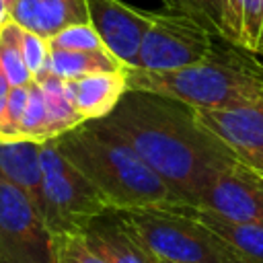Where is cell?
Listing matches in <instances>:
<instances>
[{"mask_svg": "<svg viewBox=\"0 0 263 263\" xmlns=\"http://www.w3.org/2000/svg\"><path fill=\"white\" fill-rule=\"evenodd\" d=\"M253 171H257V173H259V175H261V177H263V164H261V166H259V168H253Z\"/></svg>", "mask_w": 263, "mask_h": 263, "instance_id": "obj_29", "label": "cell"}, {"mask_svg": "<svg viewBox=\"0 0 263 263\" xmlns=\"http://www.w3.org/2000/svg\"><path fill=\"white\" fill-rule=\"evenodd\" d=\"M66 84H68L74 109L84 123L101 119L107 113H111L113 107L123 97V92L127 90L125 70L86 74L80 78H70L66 80Z\"/></svg>", "mask_w": 263, "mask_h": 263, "instance_id": "obj_13", "label": "cell"}, {"mask_svg": "<svg viewBox=\"0 0 263 263\" xmlns=\"http://www.w3.org/2000/svg\"><path fill=\"white\" fill-rule=\"evenodd\" d=\"M125 84L127 90L164 95L193 109L263 103V66L255 55L230 43L222 47L218 39L208 58L185 68L166 72L127 68Z\"/></svg>", "mask_w": 263, "mask_h": 263, "instance_id": "obj_3", "label": "cell"}, {"mask_svg": "<svg viewBox=\"0 0 263 263\" xmlns=\"http://www.w3.org/2000/svg\"><path fill=\"white\" fill-rule=\"evenodd\" d=\"M21 49H23V58H25V64H27L29 72L33 76H37L43 70L45 60H47V53H49L47 39L39 37L37 33L25 31L21 27Z\"/></svg>", "mask_w": 263, "mask_h": 263, "instance_id": "obj_25", "label": "cell"}, {"mask_svg": "<svg viewBox=\"0 0 263 263\" xmlns=\"http://www.w3.org/2000/svg\"><path fill=\"white\" fill-rule=\"evenodd\" d=\"M220 39L251 55H263V0H224Z\"/></svg>", "mask_w": 263, "mask_h": 263, "instance_id": "obj_15", "label": "cell"}, {"mask_svg": "<svg viewBox=\"0 0 263 263\" xmlns=\"http://www.w3.org/2000/svg\"><path fill=\"white\" fill-rule=\"evenodd\" d=\"M90 123L123 140L185 205H195L214 177L238 162L193 107L164 95L125 90L111 113Z\"/></svg>", "mask_w": 263, "mask_h": 263, "instance_id": "obj_1", "label": "cell"}, {"mask_svg": "<svg viewBox=\"0 0 263 263\" xmlns=\"http://www.w3.org/2000/svg\"><path fill=\"white\" fill-rule=\"evenodd\" d=\"M197 119L210 129L238 162L259 168L263 164V103L222 109H195Z\"/></svg>", "mask_w": 263, "mask_h": 263, "instance_id": "obj_10", "label": "cell"}, {"mask_svg": "<svg viewBox=\"0 0 263 263\" xmlns=\"http://www.w3.org/2000/svg\"><path fill=\"white\" fill-rule=\"evenodd\" d=\"M0 177L18 187L39 210L43 208L41 197V164L39 144L29 140L0 142Z\"/></svg>", "mask_w": 263, "mask_h": 263, "instance_id": "obj_14", "label": "cell"}, {"mask_svg": "<svg viewBox=\"0 0 263 263\" xmlns=\"http://www.w3.org/2000/svg\"><path fill=\"white\" fill-rule=\"evenodd\" d=\"M150 257H152V255H150ZM152 263H171V261H162V259H154V257H152Z\"/></svg>", "mask_w": 263, "mask_h": 263, "instance_id": "obj_28", "label": "cell"}, {"mask_svg": "<svg viewBox=\"0 0 263 263\" xmlns=\"http://www.w3.org/2000/svg\"><path fill=\"white\" fill-rule=\"evenodd\" d=\"M193 218L203 222L210 230H214L226 245H230L240 257L251 263H263V224H245L226 220L210 210L197 205L181 203Z\"/></svg>", "mask_w": 263, "mask_h": 263, "instance_id": "obj_16", "label": "cell"}, {"mask_svg": "<svg viewBox=\"0 0 263 263\" xmlns=\"http://www.w3.org/2000/svg\"><path fill=\"white\" fill-rule=\"evenodd\" d=\"M113 212L154 259L171 263H251L181 203Z\"/></svg>", "mask_w": 263, "mask_h": 263, "instance_id": "obj_4", "label": "cell"}, {"mask_svg": "<svg viewBox=\"0 0 263 263\" xmlns=\"http://www.w3.org/2000/svg\"><path fill=\"white\" fill-rule=\"evenodd\" d=\"M10 21V6L8 0H0V27Z\"/></svg>", "mask_w": 263, "mask_h": 263, "instance_id": "obj_27", "label": "cell"}, {"mask_svg": "<svg viewBox=\"0 0 263 263\" xmlns=\"http://www.w3.org/2000/svg\"><path fill=\"white\" fill-rule=\"evenodd\" d=\"M8 90H10V82H8V78H6V74H4V70L0 66V109L4 107V101H6Z\"/></svg>", "mask_w": 263, "mask_h": 263, "instance_id": "obj_26", "label": "cell"}, {"mask_svg": "<svg viewBox=\"0 0 263 263\" xmlns=\"http://www.w3.org/2000/svg\"><path fill=\"white\" fill-rule=\"evenodd\" d=\"M41 216L51 234H80L92 220L111 212L99 189L55 148L53 138L39 144Z\"/></svg>", "mask_w": 263, "mask_h": 263, "instance_id": "obj_5", "label": "cell"}, {"mask_svg": "<svg viewBox=\"0 0 263 263\" xmlns=\"http://www.w3.org/2000/svg\"><path fill=\"white\" fill-rule=\"evenodd\" d=\"M0 263H53V234L33 201L0 177Z\"/></svg>", "mask_w": 263, "mask_h": 263, "instance_id": "obj_7", "label": "cell"}, {"mask_svg": "<svg viewBox=\"0 0 263 263\" xmlns=\"http://www.w3.org/2000/svg\"><path fill=\"white\" fill-rule=\"evenodd\" d=\"M86 14L103 47L121 66L136 68L144 33L152 23V10L121 0H86Z\"/></svg>", "mask_w": 263, "mask_h": 263, "instance_id": "obj_8", "label": "cell"}, {"mask_svg": "<svg viewBox=\"0 0 263 263\" xmlns=\"http://www.w3.org/2000/svg\"><path fill=\"white\" fill-rule=\"evenodd\" d=\"M53 144L99 189L111 210L179 205L168 185L123 140L90 121L53 138Z\"/></svg>", "mask_w": 263, "mask_h": 263, "instance_id": "obj_2", "label": "cell"}, {"mask_svg": "<svg viewBox=\"0 0 263 263\" xmlns=\"http://www.w3.org/2000/svg\"><path fill=\"white\" fill-rule=\"evenodd\" d=\"M117 70H127V68L121 66L105 49H99V51L49 49L45 66L39 74H53V76H60L64 80H70V78H80V76H86V74L117 72Z\"/></svg>", "mask_w": 263, "mask_h": 263, "instance_id": "obj_17", "label": "cell"}, {"mask_svg": "<svg viewBox=\"0 0 263 263\" xmlns=\"http://www.w3.org/2000/svg\"><path fill=\"white\" fill-rule=\"evenodd\" d=\"M53 263H101L90 251L82 232L80 234H55L53 236Z\"/></svg>", "mask_w": 263, "mask_h": 263, "instance_id": "obj_24", "label": "cell"}, {"mask_svg": "<svg viewBox=\"0 0 263 263\" xmlns=\"http://www.w3.org/2000/svg\"><path fill=\"white\" fill-rule=\"evenodd\" d=\"M82 236L101 263H152V257L127 232L113 210L92 220Z\"/></svg>", "mask_w": 263, "mask_h": 263, "instance_id": "obj_12", "label": "cell"}, {"mask_svg": "<svg viewBox=\"0 0 263 263\" xmlns=\"http://www.w3.org/2000/svg\"><path fill=\"white\" fill-rule=\"evenodd\" d=\"M216 39L193 18L162 8L152 10V23L144 33L138 70L166 72L185 68L208 58L216 45Z\"/></svg>", "mask_w": 263, "mask_h": 263, "instance_id": "obj_6", "label": "cell"}, {"mask_svg": "<svg viewBox=\"0 0 263 263\" xmlns=\"http://www.w3.org/2000/svg\"><path fill=\"white\" fill-rule=\"evenodd\" d=\"M35 80L39 82L41 92H43L51 138H58L78 127L80 123H84L74 109V103H72V97H70V90L64 78L53 76V74H39L35 76Z\"/></svg>", "mask_w": 263, "mask_h": 263, "instance_id": "obj_18", "label": "cell"}, {"mask_svg": "<svg viewBox=\"0 0 263 263\" xmlns=\"http://www.w3.org/2000/svg\"><path fill=\"white\" fill-rule=\"evenodd\" d=\"M195 205L232 222L263 224V177L236 162L214 177Z\"/></svg>", "mask_w": 263, "mask_h": 263, "instance_id": "obj_9", "label": "cell"}, {"mask_svg": "<svg viewBox=\"0 0 263 263\" xmlns=\"http://www.w3.org/2000/svg\"><path fill=\"white\" fill-rule=\"evenodd\" d=\"M0 66L10 86H27L35 78L25 64L21 49V27L14 21L0 27Z\"/></svg>", "mask_w": 263, "mask_h": 263, "instance_id": "obj_19", "label": "cell"}, {"mask_svg": "<svg viewBox=\"0 0 263 263\" xmlns=\"http://www.w3.org/2000/svg\"><path fill=\"white\" fill-rule=\"evenodd\" d=\"M27 107V86H10L0 109V142H16L21 119Z\"/></svg>", "mask_w": 263, "mask_h": 263, "instance_id": "obj_23", "label": "cell"}, {"mask_svg": "<svg viewBox=\"0 0 263 263\" xmlns=\"http://www.w3.org/2000/svg\"><path fill=\"white\" fill-rule=\"evenodd\" d=\"M49 49H68V51H99L105 49L101 37L92 29L90 23L68 25L47 39ZM107 51V49H105Z\"/></svg>", "mask_w": 263, "mask_h": 263, "instance_id": "obj_22", "label": "cell"}, {"mask_svg": "<svg viewBox=\"0 0 263 263\" xmlns=\"http://www.w3.org/2000/svg\"><path fill=\"white\" fill-rule=\"evenodd\" d=\"M18 140H29V142H37V144L51 140L43 92L35 78L27 84V107H25V113L21 119Z\"/></svg>", "mask_w": 263, "mask_h": 263, "instance_id": "obj_20", "label": "cell"}, {"mask_svg": "<svg viewBox=\"0 0 263 263\" xmlns=\"http://www.w3.org/2000/svg\"><path fill=\"white\" fill-rule=\"evenodd\" d=\"M10 21L43 39L68 25L88 23L86 0H8Z\"/></svg>", "mask_w": 263, "mask_h": 263, "instance_id": "obj_11", "label": "cell"}, {"mask_svg": "<svg viewBox=\"0 0 263 263\" xmlns=\"http://www.w3.org/2000/svg\"><path fill=\"white\" fill-rule=\"evenodd\" d=\"M222 2L224 0H162L164 8L193 18L214 37H220L222 29Z\"/></svg>", "mask_w": 263, "mask_h": 263, "instance_id": "obj_21", "label": "cell"}]
</instances>
